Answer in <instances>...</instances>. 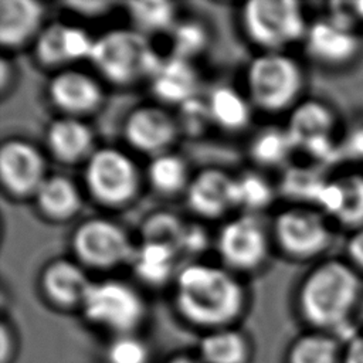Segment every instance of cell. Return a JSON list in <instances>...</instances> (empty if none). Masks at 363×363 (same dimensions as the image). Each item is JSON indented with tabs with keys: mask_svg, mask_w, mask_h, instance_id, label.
Here are the masks:
<instances>
[{
	"mask_svg": "<svg viewBox=\"0 0 363 363\" xmlns=\"http://www.w3.org/2000/svg\"><path fill=\"white\" fill-rule=\"evenodd\" d=\"M292 143L315 156L329 152L336 128V116L332 108L319 99H302L289 113L286 123Z\"/></svg>",
	"mask_w": 363,
	"mask_h": 363,
	"instance_id": "19",
	"label": "cell"
},
{
	"mask_svg": "<svg viewBox=\"0 0 363 363\" xmlns=\"http://www.w3.org/2000/svg\"><path fill=\"white\" fill-rule=\"evenodd\" d=\"M62 6L69 13L78 17H82L86 20H95V18H101L111 14L116 4L105 0H78V1H65L62 3Z\"/></svg>",
	"mask_w": 363,
	"mask_h": 363,
	"instance_id": "35",
	"label": "cell"
},
{
	"mask_svg": "<svg viewBox=\"0 0 363 363\" xmlns=\"http://www.w3.org/2000/svg\"><path fill=\"white\" fill-rule=\"evenodd\" d=\"M136 242L138 238L121 221L105 214L79 218L68 235L69 257L89 274L104 277L130 265Z\"/></svg>",
	"mask_w": 363,
	"mask_h": 363,
	"instance_id": "6",
	"label": "cell"
},
{
	"mask_svg": "<svg viewBox=\"0 0 363 363\" xmlns=\"http://www.w3.org/2000/svg\"><path fill=\"white\" fill-rule=\"evenodd\" d=\"M146 85L150 91L152 101L167 108H177L199 96L200 74L193 61L166 55L162 58L159 67Z\"/></svg>",
	"mask_w": 363,
	"mask_h": 363,
	"instance_id": "22",
	"label": "cell"
},
{
	"mask_svg": "<svg viewBox=\"0 0 363 363\" xmlns=\"http://www.w3.org/2000/svg\"><path fill=\"white\" fill-rule=\"evenodd\" d=\"M167 37L170 44L169 55L194 62L208 48L211 33L203 20L180 16Z\"/></svg>",
	"mask_w": 363,
	"mask_h": 363,
	"instance_id": "31",
	"label": "cell"
},
{
	"mask_svg": "<svg viewBox=\"0 0 363 363\" xmlns=\"http://www.w3.org/2000/svg\"><path fill=\"white\" fill-rule=\"evenodd\" d=\"M166 363H201L200 360H196L190 356H184V354H179V356H173L172 359H169Z\"/></svg>",
	"mask_w": 363,
	"mask_h": 363,
	"instance_id": "40",
	"label": "cell"
},
{
	"mask_svg": "<svg viewBox=\"0 0 363 363\" xmlns=\"http://www.w3.org/2000/svg\"><path fill=\"white\" fill-rule=\"evenodd\" d=\"M269 228L275 251L295 262L316 259L332 242L328 216L311 204L292 203L278 210Z\"/></svg>",
	"mask_w": 363,
	"mask_h": 363,
	"instance_id": "10",
	"label": "cell"
},
{
	"mask_svg": "<svg viewBox=\"0 0 363 363\" xmlns=\"http://www.w3.org/2000/svg\"><path fill=\"white\" fill-rule=\"evenodd\" d=\"M176 119L182 138H199L213 128L206 98L196 96L176 108Z\"/></svg>",
	"mask_w": 363,
	"mask_h": 363,
	"instance_id": "33",
	"label": "cell"
},
{
	"mask_svg": "<svg viewBox=\"0 0 363 363\" xmlns=\"http://www.w3.org/2000/svg\"><path fill=\"white\" fill-rule=\"evenodd\" d=\"M130 21V27L152 38L157 34H169L180 18L179 4L166 0H135L122 4Z\"/></svg>",
	"mask_w": 363,
	"mask_h": 363,
	"instance_id": "29",
	"label": "cell"
},
{
	"mask_svg": "<svg viewBox=\"0 0 363 363\" xmlns=\"http://www.w3.org/2000/svg\"><path fill=\"white\" fill-rule=\"evenodd\" d=\"M336 346L323 335L311 333L298 337L289 347L286 363H335Z\"/></svg>",
	"mask_w": 363,
	"mask_h": 363,
	"instance_id": "32",
	"label": "cell"
},
{
	"mask_svg": "<svg viewBox=\"0 0 363 363\" xmlns=\"http://www.w3.org/2000/svg\"><path fill=\"white\" fill-rule=\"evenodd\" d=\"M145 184L157 196L172 199L184 196L193 176L187 160L174 150L149 157L143 167Z\"/></svg>",
	"mask_w": 363,
	"mask_h": 363,
	"instance_id": "26",
	"label": "cell"
},
{
	"mask_svg": "<svg viewBox=\"0 0 363 363\" xmlns=\"http://www.w3.org/2000/svg\"><path fill=\"white\" fill-rule=\"evenodd\" d=\"M162 58L152 38L128 26L96 35L89 64L105 85L126 89L146 85Z\"/></svg>",
	"mask_w": 363,
	"mask_h": 363,
	"instance_id": "3",
	"label": "cell"
},
{
	"mask_svg": "<svg viewBox=\"0 0 363 363\" xmlns=\"http://www.w3.org/2000/svg\"><path fill=\"white\" fill-rule=\"evenodd\" d=\"M353 150H354L360 157H363V130H362L359 135H356V138H354V145H353Z\"/></svg>",
	"mask_w": 363,
	"mask_h": 363,
	"instance_id": "41",
	"label": "cell"
},
{
	"mask_svg": "<svg viewBox=\"0 0 363 363\" xmlns=\"http://www.w3.org/2000/svg\"><path fill=\"white\" fill-rule=\"evenodd\" d=\"M347 254L350 264L353 262L356 267L363 269V228L356 230L353 237H350L347 244Z\"/></svg>",
	"mask_w": 363,
	"mask_h": 363,
	"instance_id": "38",
	"label": "cell"
},
{
	"mask_svg": "<svg viewBox=\"0 0 363 363\" xmlns=\"http://www.w3.org/2000/svg\"><path fill=\"white\" fill-rule=\"evenodd\" d=\"M251 342L235 326L206 332L199 343L201 363H248Z\"/></svg>",
	"mask_w": 363,
	"mask_h": 363,
	"instance_id": "28",
	"label": "cell"
},
{
	"mask_svg": "<svg viewBox=\"0 0 363 363\" xmlns=\"http://www.w3.org/2000/svg\"><path fill=\"white\" fill-rule=\"evenodd\" d=\"M47 20V6L37 0L0 1V45L4 52L30 48Z\"/></svg>",
	"mask_w": 363,
	"mask_h": 363,
	"instance_id": "21",
	"label": "cell"
},
{
	"mask_svg": "<svg viewBox=\"0 0 363 363\" xmlns=\"http://www.w3.org/2000/svg\"><path fill=\"white\" fill-rule=\"evenodd\" d=\"M48 156L33 140L10 135L0 143V186L3 194L14 201H31L47 179Z\"/></svg>",
	"mask_w": 363,
	"mask_h": 363,
	"instance_id": "11",
	"label": "cell"
},
{
	"mask_svg": "<svg viewBox=\"0 0 363 363\" xmlns=\"http://www.w3.org/2000/svg\"><path fill=\"white\" fill-rule=\"evenodd\" d=\"M211 242L217 262L241 278L264 271L275 251L269 224L258 214L241 211L218 224Z\"/></svg>",
	"mask_w": 363,
	"mask_h": 363,
	"instance_id": "9",
	"label": "cell"
},
{
	"mask_svg": "<svg viewBox=\"0 0 363 363\" xmlns=\"http://www.w3.org/2000/svg\"><path fill=\"white\" fill-rule=\"evenodd\" d=\"M92 279L91 274L72 257H54L40 268L37 289L43 301L55 311L78 312Z\"/></svg>",
	"mask_w": 363,
	"mask_h": 363,
	"instance_id": "17",
	"label": "cell"
},
{
	"mask_svg": "<svg viewBox=\"0 0 363 363\" xmlns=\"http://www.w3.org/2000/svg\"><path fill=\"white\" fill-rule=\"evenodd\" d=\"M180 259V254L166 242L138 240L129 268L133 271L135 282L139 286H170L183 265Z\"/></svg>",
	"mask_w": 363,
	"mask_h": 363,
	"instance_id": "24",
	"label": "cell"
},
{
	"mask_svg": "<svg viewBox=\"0 0 363 363\" xmlns=\"http://www.w3.org/2000/svg\"><path fill=\"white\" fill-rule=\"evenodd\" d=\"M345 363H363V336L350 343Z\"/></svg>",
	"mask_w": 363,
	"mask_h": 363,
	"instance_id": "39",
	"label": "cell"
},
{
	"mask_svg": "<svg viewBox=\"0 0 363 363\" xmlns=\"http://www.w3.org/2000/svg\"><path fill=\"white\" fill-rule=\"evenodd\" d=\"M295 146L285 126L267 125L248 138L245 152L252 167L262 172L281 169L286 164Z\"/></svg>",
	"mask_w": 363,
	"mask_h": 363,
	"instance_id": "27",
	"label": "cell"
},
{
	"mask_svg": "<svg viewBox=\"0 0 363 363\" xmlns=\"http://www.w3.org/2000/svg\"><path fill=\"white\" fill-rule=\"evenodd\" d=\"M306 85L303 67L289 51L257 52L244 68V92L255 111L289 113L302 99Z\"/></svg>",
	"mask_w": 363,
	"mask_h": 363,
	"instance_id": "5",
	"label": "cell"
},
{
	"mask_svg": "<svg viewBox=\"0 0 363 363\" xmlns=\"http://www.w3.org/2000/svg\"><path fill=\"white\" fill-rule=\"evenodd\" d=\"M106 363H149L150 350L143 339L133 335L113 336L106 347Z\"/></svg>",
	"mask_w": 363,
	"mask_h": 363,
	"instance_id": "34",
	"label": "cell"
},
{
	"mask_svg": "<svg viewBox=\"0 0 363 363\" xmlns=\"http://www.w3.org/2000/svg\"><path fill=\"white\" fill-rule=\"evenodd\" d=\"M125 147L147 159L173 150L182 138L174 112L170 108L149 101L135 105L121 125Z\"/></svg>",
	"mask_w": 363,
	"mask_h": 363,
	"instance_id": "13",
	"label": "cell"
},
{
	"mask_svg": "<svg viewBox=\"0 0 363 363\" xmlns=\"http://www.w3.org/2000/svg\"><path fill=\"white\" fill-rule=\"evenodd\" d=\"M44 94L55 115L88 119L104 106L106 85L92 69L75 65L51 72Z\"/></svg>",
	"mask_w": 363,
	"mask_h": 363,
	"instance_id": "12",
	"label": "cell"
},
{
	"mask_svg": "<svg viewBox=\"0 0 363 363\" xmlns=\"http://www.w3.org/2000/svg\"><path fill=\"white\" fill-rule=\"evenodd\" d=\"M213 128L228 133L238 135L245 132L254 116V106L244 89L233 85H217L206 96Z\"/></svg>",
	"mask_w": 363,
	"mask_h": 363,
	"instance_id": "25",
	"label": "cell"
},
{
	"mask_svg": "<svg viewBox=\"0 0 363 363\" xmlns=\"http://www.w3.org/2000/svg\"><path fill=\"white\" fill-rule=\"evenodd\" d=\"M43 147L61 166H82L98 147L88 119L55 115L44 128Z\"/></svg>",
	"mask_w": 363,
	"mask_h": 363,
	"instance_id": "18",
	"label": "cell"
},
{
	"mask_svg": "<svg viewBox=\"0 0 363 363\" xmlns=\"http://www.w3.org/2000/svg\"><path fill=\"white\" fill-rule=\"evenodd\" d=\"M0 363H11L17 350V339L14 328L7 319L1 320L0 325Z\"/></svg>",
	"mask_w": 363,
	"mask_h": 363,
	"instance_id": "37",
	"label": "cell"
},
{
	"mask_svg": "<svg viewBox=\"0 0 363 363\" xmlns=\"http://www.w3.org/2000/svg\"><path fill=\"white\" fill-rule=\"evenodd\" d=\"M95 37L84 26L52 20L48 21L30 47L34 64L51 72L89 62Z\"/></svg>",
	"mask_w": 363,
	"mask_h": 363,
	"instance_id": "14",
	"label": "cell"
},
{
	"mask_svg": "<svg viewBox=\"0 0 363 363\" xmlns=\"http://www.w3.org/2000/svg\"><path fill=\"white\" fill-rule=\"evenodd\" d=\"M238 26L257 52H275L302 44L309 21L295 0H250L238 10Z\"/></svg>",
	"mask_w": 363,
	"mask_h": 363,
	"instance_id": "8",
	"label": "cell"
},
{
	"mask_svg": "<svg viewBox=\"0 0 363 363\" xmlns=\"http://www.w3.org/2000/svg\"><path fill=\"white\" fill-rule=\"evenodd\" d=\"M81 184L86 200L106 211L130 207L145 184L143 169L125 146L98 145L81 166Z\"/></svg>",
	"mask_w": 363,
	"mask_h": 363,
	"instance_id": "4",
	"label": "cell"
},
{
	"mask_svg": "<svg viewBox=\"0 0 363 363\" xmlns=\"http://www.w3.org/2000/svg\"><path fill=\"white\" fill-rule=\"evenodd\" d=\"M191 216L201 221H223L237 211L235 174L218 166L193 172L183 196Z\"/></svg>",
	"mask_w": 363,
	"mask_h": 363,
	"instance_id": "16",
	"label": "cell"
},
{
	"mask_svg": "<svg viewBox=\"0 0 363 363\" xmlns=\"http://www.w3.org/2000/svg\"><path fill=\"white\" fill-rule=\"evenodd\" d=\"M306 57L326 68L349 65L360 51V38L353 23L332 11L309 21L302 41Z\"/></svg>",
	"mask_w": 363,
	"mask_h": 363,
	"instance_id": "15",
	"label": "cell"
},
{
	"mask_svg": "<svg viewBox=\"0 0 363 363\" xmlns=\"http://www.w3.org/2000/svg\"><path fill=\"white\" fill-rule=\"evenodd\" d=\"M18 69L10 55L3 54L0 58V98L6 99L16 88Z\"/></svg>",
	"mask_w": 363,
	"mask_h": 363,
	"instance_id": "36",
	"label": "cell"
},
{
	"mask_svg": "<svg viewBox=\"0 0 363 363\" xmlns=\"http://www.w3.org/2000/svg\"><path fill=\"white\" fill-rule=\"evenodd\" d=\"M360 289L356 268L346 261L329 258L312 265L298 284L296 308L309 325L333 328L347 318Z\"/></svg>",
	"mask_w": 363,
	"mask_h": 363,
	"instance_id": "2",
	"label": "cell"
},
{
	"mask_svg": "<svg viewBox=\"0 0 363 363\" xmlns=\"http://www.w3.org/2000/svg\"><path fill=\"white\" fill-rule=\"evenodd\" d=\"M78 312L86 323L112 336L133 335L147 318V302L135 281L105 275L92 279Z\"/></svg>",
	"mask_w": 363,
	"mask_h": 363,
	"instance_id": "7",
	"label": "cell"
},
{
	"mask_svg": "<svg viewBox=\"0 0 363 363\" xmlns=\"http://www.w3.org/2000/svg\"><path fill=\"white\" fill-rule=\"evenodd\" d=\"M277 196L274 183L265 172L251 167L235 174L237 210L261 216V211L272 206Z\"/></svg>",
	"mask_w": 363,
	"mask_h": 363,
	"instance_id": "30",
	"label": "cell"
},
{
	"mask_svg": "<svg viewBox=\"0 0 363 363\" xmlns=\"http://www.w3.org/2000/svg\"><path fill=\"white\" fill-rule=\"evenodd\" d=\"M86 196L81 182L65 173H50L31 199L38 217L50 224L78 221Z\"/></svg>",
	"mask_w": 363,
	"mask_h": 363,
	"instance_id": "20",
	"label": "cell"
},
{
	"mask_svg": "<svg viewBox=\"0 0 363 363\" xmlns=\"http://www.w3.org/2000/svg\"><path fill=\"white\" fill-rule=\"evenodd\" d=\"M170 289L173 308L180 319L204 333L235 326L248 306L244 278L217 261H186Z\"/></svg>",
	"mask_w": 363,
	"mask_h": 363,
	"instance_id": "1",
	"label": "cell"
},
{
	"mask_svg": "<svg viewBox=\"0 0 363 363\" xmlns=\"http://www.w3.org/2000/svg\"><path fill=\"white\" fill-rule=\"evenodd\" d=\"M318 207L347 228H363V174L352 172L328 180Z\"/></svg>",
	"mask_w": 363,
	"mask_h": 363,
	"instance_id": "23",
	"label": "cell"
}]
</instances>
